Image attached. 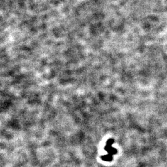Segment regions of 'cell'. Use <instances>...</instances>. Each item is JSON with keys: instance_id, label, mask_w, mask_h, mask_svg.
I'll return each instance as SVG.
<instances>
[{"instance_id": "6da1fadb", "label": "cell", "mask_w": 167, "mask_h": 167, "mask_svg": "<svg viewBox=\"0 0 167 167\" xmlns=\"http://www.w3.org/2000/svg\"><path fill=\"white\" fill-rule=\"evenodd\" d=\"M113 139H109L107 142L105 147L106 151L108 152V154L104 156V157H102V159L104 160L107 162H110L113 158V155L117 153V150L114 148L112 147V144L113 143Z\"/></svg>"}]
</instances>
